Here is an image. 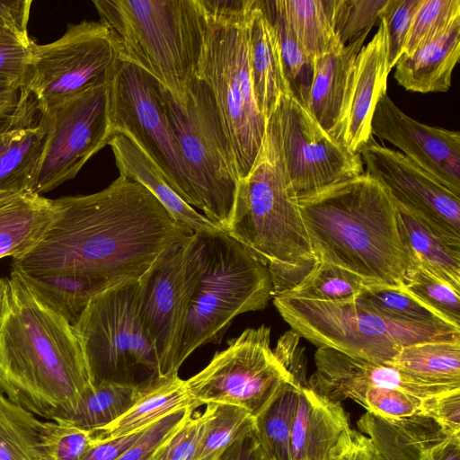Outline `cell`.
Segmentation results:
<instances>
[{"label":"cell","instance_id":"cell-6","mask_svg":"<svg viewBox=\"0 0 460 460\" xmlns=\"http://www.w3.org/2000/svg\"><path fill=\"white\" fill-rule=\"evenodd\" d=\"M225 233L267 268L318 261L286 174L274 113Z\"/></svg>","mask_w":460,"mask_h":460},{"label":"cell","instance_id":"cell-14","mask_svg":"<svg viewBox=\"0 0 460 460\" xmlns=\"http://www.w3.org/2000/svg\"><path fill=\"white\" fill-rule=\"evenodd\" d=\"M110 83V82H109ZM109 83L86 89L45 113L47 133L29 190L42 195L73 179L113 137Z\"/></svg>","mask_w":460,"mask_h":460},{"label":"cell","instance_id":"cell-29","mask_svg":"<svg viewBox=\"0 0 460 460\" xmlns=\"http://www.w3.org/2000/svg\"><path fill=\"white\" fill-rule=\"evenodd\" d=\"M198 405L188 395L178 373L158 376L141 385L133 405L113 422L95 429L96 442L142 431L165 416Z\"/></svg>","mask_w":460,"mask_h":460},{"label":"cell","instance_id":"cell-18","mask_svg":"<svg viewBox=\"0 0 460 460\" xmlns=\"http://www.w3.org/2000/svg\"><path fill=\"white\" fill-rule=\"evenodd\" d=\"M371 135L398 147L406 157L460 197V133L432 127L404 113L387 92L371 119Z\"/></svg>","mask_w":460,"mask_h":460},{"label":"cell","instance_id":"cell-17","mask_svg":"<svg viewBox=\"0 0 460 460\" xmlns=\"http://www.w3.org/2000/svg\"><path fill=\"white\" fill-rule=\"evenodd\" d=\"M365 172L377 180L394 202L425 222L438 234L460 244V197L401 152L372 136L358 152Z\"/></svg>","mask_w":460,"mask_h":460},{"label":"cell","instance_id":"cell-4","mask_svg":"<svg viewBox=\"0 0 460 460\" xmlns=\"http://www.w3.org/2000/svg\"><path fill=\"white\" fill-rule=\"evenodd\" d=\"M120 58L154 76L181 106L199 80L208 19L200 0H94Z\"/></svg>","mask_w":460,"mask_h":460},{"label":"cell","instance_id":"cell-31","mask_svg":"<svg viewBox=\"0 0 460 460\" xmlns=\"http://www.w3.org/2000/svg\"><path fill=\"white\" fill-rule=\"evenodd\" d=\"M299 388L294 378L284 383L254 418L256 438L271 460H290V438Z\"/></svg>","mask_w":460,"mask_h":460},{"label":"cell","instance_id":"cell-39","mask_svg":"<svg viewBox=\"0 0 460 460\" xmlns=\"http://www.w3.org/2000/svg\"><path fill=\"white\" fill-rule=\"evenodd\" d=\"M359 297L386 317L420 325L448 324L402 288L367 286Z\"/></svg>","mask_w":460,"mask_h":460},{"label":"cell","instance_id":"cell-35","mask_svg":"<svg viewBox=\"0 0 460 460\" xmlns=\"http://www.w3.org/2000/svg\"><path fill=\"white\" fill-rule=\"evenodd\" d=\"M277 35L283 67L292 94L305 107L313 76V60L290 30L281 0H257Z\"/></svg>","mask_w":460,"mask_h":460},{"label":"cell","instance_id":"cell-23","mask_svg":"<svg viewBox=\"0 0 460 460\" xmlns=\"http://www.w3.org/2000/svg\"><path fill=\"white\" fill-rule=\"evenodd\" d=\"M367 35L365 33L358 40L313 59L306 108L321 127L338 141L354 62Z\"/></svg>","mask_w":460,"mask_h":460},{"label":"cell","instance_id":"cell-43","mask_svg":"<svg viewBox=\"0 0 460 460\" xmlns=\"http://www.w3.org/2000/svg\"><path fill=\"white\" fill-rule=\"evenodd\" d=\"M42 443L48 460H83L96 438L93 429L49 420L43 421Z\"/></svg>","mask_w":460,"mask_h":460},{"label":"cell","instance_id":"cell-2","mask_svg":"<svg viewBox=\"0 0 460 460\" xmlns=\"http://www.w3.org/2000/svg\"><path fill=\"white\" fill-rule=\"evenodd\" d=\"M93 389L73 324L11 271L0 285V390L36 416L67 422Z\"/></svg>","mask_w":460,"mask_h":460},{"label":"cell","instance_id":"cell-41","mask_svg":"<svg viewBox=\"0 0 460 460\" xmlns=\"http://www.w3.org/2000/svg\"><path fill=\"white\" fill-rule=\"evenodd\" d=\"M403 288L447 323L460 328V291L418 265L409 272Z\"/></svg>","mask_w":460,"mask_h":460},{"label":"cell","instance_id":"cell-46","mask_svg":"<svg viewBox=\"0 0 460 460\" xmlns=\"http://www.w3.org/2000/svg\"><path fill=\"white\" fill-rule=\"evenodd\" d=\"M204 420V413L191 411L151 460H196Z\"/></svg>","mask_w":460,"mask_h":460},{"label":"cell","instance_id":"cell-57","mask_svg":"<svg viewBox=\"0 0 460 460\" xmlns=\"http://www.w3.org/2000/svg\"><path fill=\"white\" fill-rule=\"evenodd\" d=\"M3 279H4V278H0V285H1L2 281H3Z\"/></svg>","mask_w":460,"mask_h":460},{"label":"cell","instance_id":"cell-55","mask_svg":"<svg viewBox=\"0 0 460 460\" xmlns=\"http://www.w3.org/2000/svg\"><path fill=\"white\" fill-rule=\"evenodd\" d=\"M23 94L22 86L0 82V128L16 113Z\"/></svg>","mask_w":460,"mask_h":460},{"label":"cell","instance_id":"cell-42","mask_svg":"<svg viewBox=\"0 0 460 460\" xmlns=\"http://www.w3.org/2000/svg\"><path fill=\"white\" fill-rule=\"evenodd\" d=\"M460 21V0H422L411 22L402 55L440 36Z\"/></svg>","mask_w":460,"mask_h":460},{"label":"cell","instance_id":"cell-30","mask_svg":"<svg viewBox=\"0 0 460 460\" xmlns=\"http://www.w3.org/2000/svg\"><path fill=\"white\" fill-rule=\"evenodd\" d=\"M396 207L401 233L417 265L460 291V244L438 234L401 205Z\"/></svg>","mask_w":460,"mask_h":460},{"label":"cell","instance_id":"cell-53","mask_svg":"<svg viewBox=\"0 0 460 460\" xmlns=\"http://www.w3.org/2000/svg\"><path fill=\"white\" fill-rule=\"evenodd\" d=\"M217 460H271L261 447L255 431L228 447Z\"/></svg>","mask_w":460,"mask_h":460},{"label":"cell","instance_id":"cell-47","mask_svg":"<svg viewBox=\"0 0 460 460\" xmlns=\"http://www.w3.org/2000/svg\"><path fill=\"white\" fill-rule=\"evenodd\" d=\"M193 411L192 408L176 411L152 424L116 460H151L160 446Z\"/></svg>","mask_w":460,"mask_h":460},{"label":"cell","instance_id":"cell-10","mask_svg":"<svg viewBox=\"0 0 460 460\" xmlns=\"http://www.w3.org/2000/svg\"><path fill=\"white\" fill-rule=\"evenodd\" d=\"M138 288V279H130L103 290L73 324L93 386L141 385L159 376L157 353L139 316Z\"/></svg>","mask_w":460,"mask_h":460},{"label":"cell","instance_id":"cell-9","mask_svg":"<svg viewBox=\"0 0 460 460\" xmlns=\"http://www.w3.org/2000/svg\"><path fill=\"white\" fill-rule=\"evenodd\" d=\"M165 110L205 217L226 231L241 186L236 158L208 84L199 78L185 106L165 89Z\"/></svg>","mask_w":460,"mask_h":460},{"label":"cell","instance_id":"cell-12","mask_svg":"<svg viewBox=\"0 0 460 460\" xmlns=\"http://www.w3.org/2000/svg\"><path fill=\"white\" fill-rule=\"evenodd\" d=\"M109 118L113 135L128 134L189 205L197 199L165 110V88L150 74L120 58L109 83Z\"/></svg>","mask_w":460,"mask_h":460},{"label":"cell","instance_id":"cell-54","mask_svg":"<svg viewBox=\"0 0 460 460\" xmlns=\"http://www.w3.org/2000/svg\"><path fill=\"white\" fill-rule=\"evenodd\" d=\"M142 431L98 441L91 447L83 460H116L137 440Z\"/></svg>","mask_w":460,"mask_h":460},{"label":"cell","instance_id":"cell-21","mask_svg":"<svg viewBox=\"0 0 460 460\" xmlns=\"http://www.w3.org/2000/svg\"><path fill=\"white\" fill-rule=\"evenodd\" d=\"M299 385L290 460H327L353 429L340 402L319 395L308 384Z\"/></svg>","mask_w":460,"mask_h":460},{"label":"cell","instance_id":"cell-26","mask_svg":"<svg viewBox=\"0 0 460 460\" xmlns=\"http://www.w3.org/2000/svg\"><path fill=\"white\" fill-rule=\"evenodd\" d=\"M357 424L370 438L377 460H434L431 450L446 432L436 420L420 412L394 420L367 411Z\"/></svg>","mask_w":460,"mask_h":460},{"label":"cell","instance_id":"cell-40","mask_svg":"<svg viewBox=\"0 0 460 460\" xmlns=\"http://www.w3.org/2000/svg\"><path fill=\"white\" fill-rule=\"evenodd\" d=\"M389 0H327L334 33L345 46L379 24Z\"/></svg>","mask_w":460,"mask_h":460},{"label":"cell","instance_id":"cell-50","mask_svg":"<svg viewBox=\"0 0 460 460\" xmlns=\"http://www.w3.org/2000/svg\"><path fill=\"white\" fill-rule=\"evenodd\" d=\"M31 0H0V28L30 47L32 40L28 33Z\"/></svg>","mask_w":460,"mask_h":460},{"label":"cell","instance_id":"cell-36","mask_svg":"<svg viewBox=\"0 0 460 460\" xmlns=\"http://www.w3.org/2000/svg\"><path fill=\"white\" fill-rule=\"evenodd\" d=\"M196 460H217L233 443L254 430V417L244 409L226 403H208L203 412Z\"/></svg>","mask_w":460,"mask_h":460},{"label":"cell","instance_id":"cell-19","mask_svg":"<svg viewBox=\"0 0 460 460\" xmlns=\"http://www.w3.org/2000/svg\"><path fill=\"white\" fill-rule=\"evenodd\" d=\"M314 365L308 386L334 402L351 399L359 403L363 392L370 386L399 389L420 399L460 389L459 385L436 383L390 364L356 358L327 347L318 348Z\"/></svg>","mask_w":460,"mask_h":460},{"label":"cell","instance_id":"cell-3","mask_svg":"<svg viewBox=\"0 0 460 460\" xmlns=\"http://www.w3.org/2000/svg\"><path fill=\"white\" fill-rule=\"evenodd\" d=\"M297 202L319 261L347 270L369 286H404L417 262L401 233L396 204L377 180L364 172Z\"/></svg>","mask_w":460,"mask_h":460},{"label":"cell","instance_id":"cell-28","mask_svg":"<svg viewBox=\"0 0 460 460\" xmlns=\"http://www.w3.org/2000/svg\"><path fill=\"white\" fill-rule=\"evenodd\" d=\"M459 56L460 21L411 54L402 55L394 66V77L408 91L446 93Z\"/></svg>","mask_w":460,"mask_h":460},{"label":"cell","instance_id":"cell-27","mask_svg":"<svg viewBox=\"0 0 460 460\" xmlns=\"http://www.w3.org/2000/svg\"><path fill=\"white\" fill-rule=\"evenodd\" d=\"M249 59L254 96L259 111L267 119L280 98L292 93L287 80L275 31L257 0L248 27Z\"/></svg>","mask_w":460,"mask_h":460},{"label":"cell","instance_id":"cell-51","mask_svg":"<svg viewBox=\"0 0 460 460\" xmlns=\"http://www.w3.org/2000/svg\"><path fill=\"white\" fill-rule=\"evenodd\" d=\"M300 338L292 330L285 332L278 341L273 352L295 381L298 385H305L308 383L305 376V357L299 343Z\"/></svg>","mask_w":460,"mask_h":460},{"label":"cell","instance_id":"cell-38","mask_svg":"<svg viewBox=\"0 0 460 460\" xmlns=\"http://www.w3.org/2000/svg\"><path fill=\"white\" fill-rule=\"evenodd\" d=\"M369 286L354 273L333 264L319 261L291 291L280 296L314 301H342L360 296Z\"/></svg>","mask_w":460,"mask_h":460},{"label":"cell","instance_id":"cell-33","mask_svg":"<svg viewBox=\"0 0 460 460\" xmlns=\"http://www.w3.org/2000/svg\"><path fill=\"white\" fill-rule=\"evenodd\" d=\"M281 4L290 30L312 60L342 47L332 28L327 0H281Z\"/></svg>","mask_w":460,"mask_h":460},{"label":"cell","instance_id":"cell-37","mask_svg":"<svg viewBox=\"0 0 460 460\" xmlns=\"http://www.w3.org/2000/svg\"><path fill=\"white\" fill-rule=\"evenodd\" d=\"M141 385L107 382L93 386L67 423L95 429L113 422L136 402Z\"/></svg>","mask_w":460,"mask_h":460},{"label":"cell","instance_id":"cell-48","mask_svg":"<svg viewBox=\"0 0 460 460\" xmlns=\"http://www.w3.org/2000/svg\"><path fill=\"white\" fill-rule=\"evenodd\" d=\"M30 59V47L0 28V82L22 87Z\"/></svg>","mask_w":460,"mask_h":460},{"label":"cell","instance_id":"cell-13","mask_svg":"<svg viewBox=\"0 0 460 460\" xmlns=\"http://www.w3.org/2000/svg\"><path fill=\"white\" fill-rule=\"evenodd\" d=\"M293 379L270 348V328L244 330L217 352L199 373L184 380L188 395L198 405L239 406L254 418L279 388Z\"/></svg>","mask_w":460,"mask_h":460},{"label":"cell","instance_id":"cell-8","mask_svg":"<svg viewBox=\"0 0 460 460\" xmlns=\"http://www.w3.org/2000/svg\"><path fill=\"white\" fill-rule=\"evenodd\" d=\"M291 330L319 347L350 357L390 364L407 346L431 341H460V328L420 325L386 317L359 296L342 301L273 297Z\"/></svg>","mask_w":460,"mask_h":460},{"label":"cell","instance_id":"cell-56","mask_svg":"<svg viewBox=\"0 0 460 460\" xmlns=\"http://www.w3.org/2000/svg\"><path fill=\"white\" fill-rule=\"evenodd\" d=\"M431 456L434 460H460V434L445 432L434 445Z\"/></svg>","mask_w":460,"mask_h":460},{"label":"cell","instance_id":"cell-5","mask_svg":"<svg viewBox=\"0 0 460 460\" xmlns=\"http://www.w3.org/2000/svg\"><path fill=\"white\" fill-rule=\"evenodd\" d=\"M208 27L199 78L210 88L236 158L241 180L261 149L267 121L256 103L248 27L254 0H200Z\"/></svg>","mask_w":460,"mask_h":460},{"label":"cell","instance_id":"cell-11","mask_svg":"<svg viewBox=\"0 0 460 460\" xmlns=\"http://www.w3.org/2000/svg\"><path fill=\"white\" fill-rule=\"evenodd\" d=\"M22 89L45 113L93 86L109 83L120 61L119 41L101 22L68 24L58 40L30 46Z\"/></svg>","mask_w":460,"mask_h":460},{"label":"cell","instance_id":"cell-25","mask_svg":"<svg viewBox=\"0 0 460 460\" xmlns=\"http://www.w3.org/2000/svg\"><path fill=\"white\" fill-rule=\"evenodd\" d=\"M58 212L55 199L28 189L0 190V259H17L30 252Z\"/></svg>","mask_w":460,"mask_h":460},{"label":"cell","instance_id":"cell-34","mask_svg":"<svg viewBox=\"0 0 460 460\" xmlns=\"http://www.w3.org/2000/svg\"><path fill=\"white\" fill-rule=\"evenodd\" d=\"M391 365L436 383L460 386V341L404 347Z\"/></svg>","mask_w":460,"mask_h":460},{"label":"cell","instance_id":"cell-24","mask_svg":"<svg viewBox=\"0 0 460 460\" xmlns=\"http://www.w3.org/2000/svg\"><path fill=\"white\" fill-rule=\"evenodd\" d=\"M108 145L113 152L119 175L146 188L177 223L194 234L223 231L171 188L158 167L128 134L115 133Z\"/></svg>","mask_w":460,"mask_h":460},{"label":"cell","instance_id":"cell-52","mask_svg":"<svg viewBox=\"0 0 460 460\" xmlns=\"http://www.w3.org/2000/svg\"><path fill=\"white\" fill-rule=\"evenodd\" d=\"M327 460H377L375 447L368 437L352 430Z\"/></svg>","mask_w":460,"mask_h":460},{"label":"cell","instance_id":"cell-20","mask_svg":"<svg viewBox=\"0 0 460 460\" xmlns=\"http://www.w3.org/2000/svg\"><path fill=\"white\" fill-rule=\"evenodd\" d=\"M390 72L385 26L381 19L372 40L356 57L347 90L339 140L352 153H358L372 137L373 112L381 95L387 92Z\"/></svg>","mask_w":460,"mask_h":460},{"label":"cell","instance_id":"cell-16","mask_svg":"<svg viewBox=\"0 0 460 460\" xmlns=\"http://www.w3.org/2000/svg\"><path fill=\"white\" fill-rule=\"evenodd\" d=\"M286 174L301 198L364 173L358 153L331 137L292 93L274 111Z\"/></svg>","mask_w":460,"mask_h":460},{"label":"cell","instance_id":"cell-49","mask_svg":"<svg viewBox=\"0 0 460 460\" xmlns=\"http://www.w3.org/2000/svg\"><path fill=\"white\" fill-rule=\"evenodd\" d=\"M420 413L432 418L446 432L460 434V389L423 399Z\"/></svg>","mask_w":460,"mask_h":460},{"label":"cell","instance_id":"cell-1","mask_svg":"<svg viewBox=\"0 0 460 460\" xmlns=\"http://www.w3.org/2000/svg\"><path fill=\"white\" fill-rule=\"evenodd\" d=\"M55 200L57 217L30 252L13 259L12 272L72 324L94 296L138 279L169 244L193 234L123 175L98 192Z\"/></svg>","mask_w":460,"mask_h":460},{"label":"cell","instance_id":"cell-45","mask_svg":"<svg viewBox=\"0 0 460 460\" xmlns=\"http://www.w3.org/2000/svg\"><path fill=\"white\" fill-rule=\"evenodd\" d=\"M422 400L399 389L370 386L359 404L382 418L398 420L419 413Z\"/></svg>","mask_w":460,"mask_h":460},{"label":"cell","instance_id":"cell-22","mask_svg":"<svg viewBox=\"0 0 460 460\" xmlns=\"http://www.w3.org/2000/svg\"><path fill=\"white\" fill-rule=\"evenodd\" d=\"M46 133L35 101L23 90L16 113L0 128V190H29Z\"/></svg>","mask_w":460,"mask_h":460},{"label":"cell","instance_id":"cell-32","mask_svg":"<svg viewBox=\"0 0 460 460\" xmlns=\"http://www.w3.org/2000/svg\"><path fill=\"white\" fill-rule=\"evenodd\" d=\"M43 421L0 390V460H48Z\"/></svg>","mask_w":460,"mask_h":460},{"label":"cell","instance_id":"cell-44","mask_svg":"<svg viewBox=\"0 0 460 460\" xmlns=\"http://www.w3.org/2000/svg\"><path fill=\"white\" fill-rule=\"evenodd\" d=\"M422 0H389L381 19L385 22L388 67L392 70L403 53L414 15Z\"/></svg>","mask_w":460,"mask_h":460},{"label":"cell","instance_id":"cell-15","mask_svg":"<svg viewBox=\"0 0 460 460\" xmlns=\"http://www.w3.org/2000/svg\"><path fill=\"white\" fill-rule=\"evenodd\" d=\"M199 261V236L193 233L169 244L138 279L139 316L155 348L159 376L178 373L173 359Z\"/></svg>","mask_w":460,"mask_h":460},{"label":"cell","instance_id":"cell-7","mask_svg":"<svg viewBox=\"0 0 460 460\" xmlns=\"http://www.w3.org/2000/svg\"><path fill=\"white\" fill-rule=\"evenodd\" d=\"M199 270L173 359L178 372L199 347L218 342L237 315L264 309L272 296L268 268L224 231L198 234Z\"/></svg>","mask_w":460,"mask_h":460}]
</instances>
